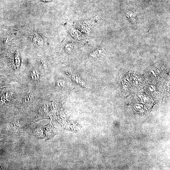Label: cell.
<instances>
[{"mask_svg":"<svg viewBox=\"0 0 170 170\" xmlns=\"http://www.w3.org/2000/svg\"><path fill=\"white\" fill-rule=\"evenodd\" d=\"M72 79L74 82L79 85L82 86L87 87L85 83L81 79L80 77L78 75L76 74H72Z\"/></svg>","mask_w":170,"mask_h":170,"instance_id":"1","label":"cell"},{"mask_svg":"<svg viewBox=\"0 0 170 170\" xmlns=\"http://www.w3.org/2000/svg\"><path fill=\"white\" fill-rule=\"evenodd\" d=\"M33 41L35 43L40 45L41 44L42 39L36 33H33L31 35Z\"/></svg>","mask_w":170,"mask_h":170,"instance_id":"2","label":"cell"},{"mask_svg":"<svg viewBox=\"0 0 170 170\" xmlns=\"http://www.w3.org/2000/svg\"><path fill=\"white\" fill-rule=\"evenodd\" d=\"M66 85V82L63 80H59L56 82V85L58 88L61 89L65 87Z\"/></svg>","mask_w":170,"mask_h":170,"instance_id":"3","label":"cell"},{"mask_svg":"<svg viewBox=\"0 0 170 170\" xmlns=\"http://www.w3.org/2000/svg\"><path fill=\"white\" fill-rule=\"evenodd\" d=\"M71 44H68L65 46V49L66 51L68 52H71L73 49V47Z\"/></svg>","mask_w":170,"mask_h":170,"instance_id":"4","label":"cell"},{"mask_svg":"<svg viewBox=\"0 0 170 170\" xmlns=\"http://www.w3.org/2000/svg\"><path fill=\"white\" fill-rule=\"evenodd\" d=\"M53 0H31V2H41L43 3H50Z\"/></svg>","mask_w":170,"mask_h":170,"instance_id":"5","label":"cell"}]
</instances>
